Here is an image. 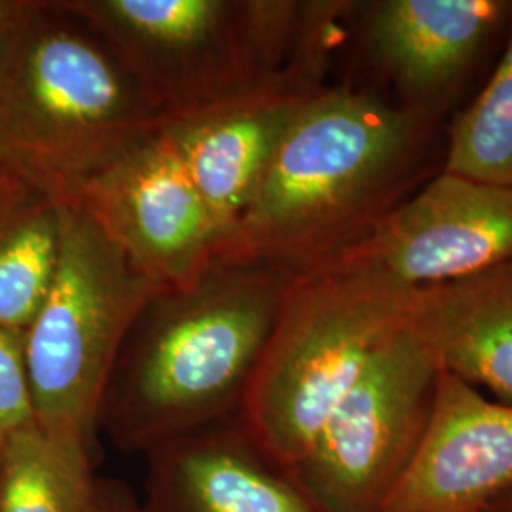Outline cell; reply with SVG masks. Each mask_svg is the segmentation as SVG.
I'll return each mask as SVG.
<instances>
[{
    "label": "cell",
    "mask_w": 512,
    "mask_h": 512,
    "mask_svg": "<svg viewBox=\"0 0 512 512\" xmlns=\"http://www.w3.org/2000/svg\"><path fill=\"white\" fill-rule=\"evenodd\" d=\"M440 120L327 86L287 129L217 262L302 272L357 245L442 169Z\"/></svg>",
    "instance_id": "obj_1"
},
{
    "label": "cell",
    "mask_w": 512,
    "mask_h": 512,
    "mask_svg": "<svg viewBox=\"0 0 512 512\" xmlns=\"http://www.w3.org/2000/svg\"><path fill=\"white\" fill-rule=\"evenodd\" d=\"M291 272L215 262L184 291H162L129 330L99 431L122 454L236 418Z\"/></svg>",
    "instance_id": "obj_2"
},
{
    "label": "cell",
    "mask_w": 512,
    "mask_h": 512,
    "mask_svg": "<svg viewBox=\"0 0 512 512\" xmlns=\"http://www.w3.org/2000/svg\"><path fill=\"white\" fill-rule=\"evenodd\" d=\"M164 128L109 44L37 2L0 54V162L57 202Z\"/></svg>",
    "instance_id": "obj_3"
},
{
    "label": "cell",
    "mask_w": 512,
    "mask_h": 512,
    "mask_svg": "<svg viewBox=\"0 0 512 512\" xmlns=\"http://www.w3.org/2000/svg\"><path fill=\"white\" fill-rule=\"evenodd\" d=\"M412 289L346 256L291 275L239 406L264 456L291 473L370 355L404 329Z\"/></svg>",
    "instance_id": "obj_4"
},
{
    "label": "cell",
    "mask_w": 512,
    "mask_h": 512,
    "mask_svg": "<svg viewBox=\"0 0 512 512\" xmlns=\"http://www.w3.org/2000/svg\"><path fill=\"white\" fill-rule=\"evenodd\" d=\"M109 44L164 126L274 78L302 57L308 2L61 0Z\"/></svg>",
    "instance_id": "obj_5"
},
{
    "label": "cell",
    "mask_w": 512,
    "mask_h": 512,
    "mask_svg": "<svg viewBox=\"0 0 512 512\" xmlns=\"http://www.w3.org/2000/svg\"><path fill=\"white\" fill-rule=\"evenodd\" d=\"M59 203L54 277L25 330V359L38 425L95 446L129 330L167 289L141 274L78 205Z\"/></svg>",
    "instance_id": "obj_6"
},
{
    "label": "cell",
    "mask_w": 512,
    "mask_h": 512,
    "mask_svg": "<svg viewBox=\"0 0 512 512\" xmlns=\"http://www.w3.org/2000/svg\"><path fill=\"white\" fill-rule=\"evenodd\" d=\"M440 366L408 330L385 340L291 475L323 512H382L431 420Z\"/></svg>",
    "instance_id": "obj_7"
},
{
    "label": "cell",
    "mask_w": 512,
    "mask_h": 512,
    "mask_svg": "<svg viewBox=\"0 0 512 512\" xmlns=\"http://www.w3.org/2000/svg\"><path fill=\"white\" fill-rule=\"evenodd\" d=\"M69 202L167 291L194 287L219 260V226L164 129L97 171Z\"/></svg>",
    "instance_id": "obj_8"
},
{
    "label": "cell",
    "mask_w": 512,
    "mask_h": 512,
    "mask_svg": "<svg viewBox=\"0 0 512 512\" xmlns=\"http://www.w3.org/2000/svg\"><path fill=\"white\" fill-rule=\"evenodd\" d=\"M330 55H304L255 88L162 128L219 226L222 243L255 198L298 112L327 88Z\"/></svg>",
    "instance_id": "obj_9"
},
{
    "label": "cell",
    "mask_w": 512,
    "mask_h": 512,
    "mask_svg": "<svg viewBox=\"0 0 512 512\" xmlns=\"http://www.w3.org/2000/svg\"><path fill=\"white\" fill-rule=\"evenodd\" d=\"M408 287L512 264V186L439 171L342 255Z\"/></svg>",
    "instance_id": "obj_10"
},
{
    "label": "cell",
    "mask_w": 512,
    "mask_h": 512,
    "mask_svg": "<svg viewBox=\"0 0 512 512\" xmlns=\"http://www.w3.org/2000/svg\"><path fill=\"white\" fill-rule=\"evenodd\" d=\"M512 488V404L440 368L431 420L382 512H488Z\"/></svg>",
    "instance_id": "obj_11"
},
{
    "label": "cell",
    "mask_w": 512,
    "mask_h": 512,
    "mask_svg": "<svg viewBox=\"0 0 512 512\" xmlns=\"http://www.w3.org/2000/svg\"><path fill=\"white\" fill-rule=\"evenodd\" d=\"M505 0H382L363 10L366 54L397 105L442 118L490 38L507 27Z\"/></svg>",
    "instance_id": "obj_12"
},
{
    "label": "cell",
    "mask_w": 512,
    "mask_h": 512,
    "mask_svg": "<svg viewBox=\"0 0 512 512\" xmlns=\"http://www.w3.org/2000/svg\"><path fill=\"white\" fill-rule=\"evenodd\" d=\"M145 458L139 512H323L260 452L238 416L160 444Z\"/></svg>",
    "instance_id": "obj_13"
},
{
    "label": "cell",
    "mask_w": 512,
    "mask_h": 512,
    "mask_svg": "<svg viewBox=\"0 0 512 512\" xmlns=\"http://www.w3.org/2000/svg\"><path fill=\"white\" fill-rule=\"evenodd\" d=\"M404 329L442 370L512 404V264L412 289Z\"/></svg>",
    "instance_id": "obj_14"
},
{
    "label": "cell",
    "mask_w": 512,
    "mask_h": 512,
    "mask_svg": "<svg viewBox=\"0 0 512 512\" xmlns=\"http://www.w3.org/2000/svg\"><path fill=\"white\" fill-rule=\"evenodd\" d=\"M61 203L10 167H0V325L23 332L54 277Z\"/></svg>",
    "instance_id": "obj_15"
},
{
    "label": "cell",
    "mask_w": 512,
    "mask_h": 512,
    "mask_svg": "<svg viewBox=\"0 0 512 512\" xmlns=\"http://www.w3.org/2000/svg\"><path fill=\"white\" fill-rule=\"evenodd\" d=\"M97 476L93 444L33 421L2 444L0 512H86Z\"/></svg>",
    "instance_id": "obj_16"
},
{
    "label": "cell",
    "mask_w": 512,
    "mask_h": 512,
    "mask_svg": "<svg viewBox=\"0 0 512 512\" xmlns=\"http://www.w3.org/2000/svg\"><path fill=\"white\" fill-rule=\"evenodd\" d=\"M440 171L512 186V6L503 55L484 90L446 131Z\"/></svg>",
    "instance_id": "obj_17"
},
{
    "label": "cell",
    "mask_w": 512,
    "mask_h": 512,
    "mask_svg": "<svg viewBox=\"0 0 512 512\" xmlns=\"http://www.w3.org/2000/svg\"><path fill=\"white\" fill-rule=\"evenodd\" d=\"M33 421L25 334L0 325V444Z\"/></svg>",
    "instance_id": "obj_18"
},
{
    "label": "cell",
    "mask_w": 512,
    "mask_h": 512,
    "mask_svg": "<svg viewBox=\"0 0 512 512\" xmlns=\"http://www.w3.org/2000/svg\"><path fill=\"white\" fill-rule=\"evenodd\" d=\"M139 495L122 478L97 476L92 503L86 512H139Z\"/></svg>",
    "instance_id": "obj_19"
},
{
    "label": "cell",
    "mask_w": 512,
    "mask_h": 512,
    "mask_svg": "<svg viewBox=\"0 0 512 512\" xmlns=\"http://www.w3.org/2000/svg\"><path fill=\"white\" fill-rule=\"evenodd\" d=\"M35 4L27 0H0V54L31 16Z\"/></svg>",
    "instance_id": "obj_20"
},
{
    "label": "cell",
    "mask_w": 512,
    "mask_h": 512,
    "mask_svg": "<svg viewBox=\"0 0 512 512\" xmlns=\"http://www.w3.org/2000/svg\"><path fill=\"white\" fill-rule=\"evenodd\" d=\"M488 512H512V488L505 495H501Z\"/></svg>",
    "instance_id": "obj_21"
},
{
    "label": "cell",
    "mask_w": 512,
    "mask_h": 512,
    "mask_svg": "<svg viewBox=\"0 0 512 512\" xmlns=\"http://www.w3.org/2000/svg\"><path fill=\"white\" fill-rule=\"evenodd\" d=\"M0 473H2V444H0Z\"/></svg>",
    "instance_id": "obj_22"
},
{
    "label": "cell",
    "mask_w": 512,
    "mask_h": 512,
    "mask_svg": "<svg viewBox=\"0 0 512 512\" xmlns=\"http://www.w3.org/2000/svg\"><path fill=\"white\" fill-rule=\"evenodd\" d=\"M0 167H2V162H0Z\"/></svg>",
    "instance_id": "obj_23"
}]
</instances>
